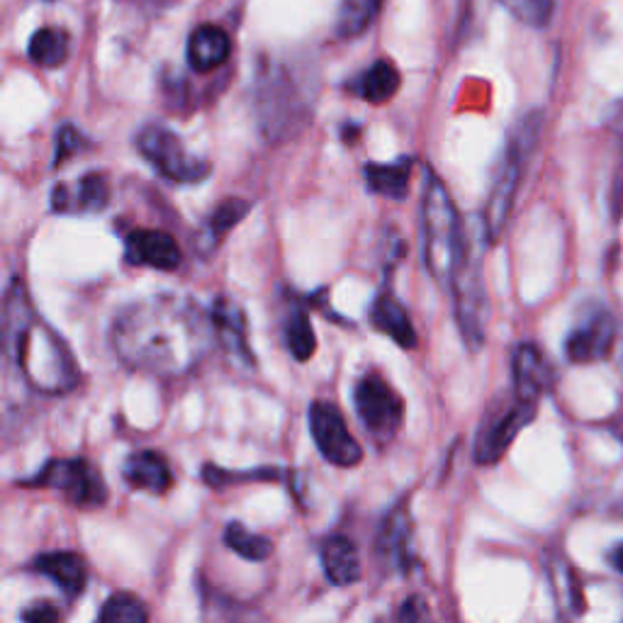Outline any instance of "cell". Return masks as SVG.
Returning <instances> with one entry per match:
<instances>
[{
	"label": "cell",
	"instance_id": "obj_16",
	"mask_svg": "<svg viewBox=\"0 0 623 623\" xmlns=\"http://www.w3.org/2000/svg\"><path fill=\"white\" fill-rule=\"evenodd\" d=\"M122 478L132 490L149 495H166L174 487V470L168 458L154 448L132 450L122 466Z\"/></svg>",
	"mask_w": 623,
	"mask_h": 623
},
{
	"label": "cell",
	"instance_id": "obj_23",
	"mask_svg": "<svg viewBox=\"0 0 623 623\" xmlns=\"http://www.w3.org/2000/svg\"><path fill=\"white\" fill-rule=\"evenodd\" d=\"M365 186L371 193L383 195L390 200H405L409 193V176H412V158L402 156L397 162L387 164H365L363 168Z\"/></svg>",
	"mask_w": 623,
	"mask_h": 623
},
{
	"label": "cell",
	"instance_id": "obj_36",
	"mask_svg": "<svg viewBox=\"0 0 623 623\" xmlns=\"http://www.w3.org/2000/svg\"><path fill=\"white\" fill-rule=\"evenodd\" d=\"M612 560H614V565H616V570H619V572H621V575H623V543L614 548V553H612Z\"/></svg>",
	"mask_w": 623,
	"mask_h": 623
},
{
	"label": "cell",
	"instance_id": "obj_12",
	"mask_svg": "<svg viewBox=\"0 0 623 623\" xmlns=\"http://www.w3.org/2000/svg\"><path fill=\"white\" fill-rule=\"evenodd\" d=\"M375 543L377 558H381V563L387 570L399 572V575H409V572L419 565L412 546V515L407 499H399L397 505L390 507L381 523V531H377Z\"/></svg>",
	"mask_w": 623,
	"mask_h": 623
},
{
	"label": "cell",
	"instance_id": "obj_27",
	"mask_svg": "<svg viewBox=\"0 0 623 623\" xmlns=\"http://www.w3.org/2000/svg\"><path fill=\"white\" fill-rule=\"evenodd\" d=\"M383 0H339L334 32L339 40L361 37L375 22Z\"/></svg>",
	"mask_w": 623,
	"mask_h": 623
},
{
	"label": "cell",
	"instance_id": "obj_29",
	"mask_svg": "<svg viewBox=\"0 0 623 623\" xmlns=\"http://www.w3.org/2000/svg\"><path fill=\"white\" fill-rule=\"evenodd\" d=\"M225 546L231 553L249 560V563H263L273 555V541L261 533H253L241 521H229L225 529Z\"/></svg>",
	"mask_w": 623,
	"mask_h": 623
},
{
	"label": "cell",
	"instance_id": "obj_3",
	"mask_svg": "<svg viewBox=\"0 0 623 623\" xmlns=\"http://www.w3.org/2000/svg\"><path fill=\"white\" fill-rule=\"evenodd\" d=\"M422 239L426 271L432 273L438 285L448 290L463 251L466 227L460 222L446 183L429 166L424 168L422 188Z\"/></svg>",
	"mask_w": 623,
	"mask_h": 623
},
{
	"label": "cell",
	"instance_id": "obj_13",
	"mask_svg": "<svg viewBox=\"0 0 623 623\" xmlns=\"http://www.w3.org/2000/svg\"><path fill=\"white\" fill-rule=\"evenodd\" d=\"M125 259L129 266L176 271L183 261L178 241L164 229H134L125 239Z\"/></svg>",
	"mask_w": 623,
	"mask_h": 623
},
{
	"label": "cell",
	"instance_id": "obj_25",
	"mask_svg": "<svg viewBox=\"0 0 623 623\" xmlns=\"http://www.w3.org/2000/svg\"><path fill=\"white\" fill-rule=\"evenodd\" d=\"M203 480L212 487V490H225L229 485H241V482H288L295 487V473H288L283 468L276 466H261L253 470H243V473H231L227 468L212 466V463H205L203 468Z\"/></svg>",
	"mask_w": 623,
	"mask_h": 623
},
{
	"label": "cell",
	"instance_id": "obj_2",
	"mask_svg": "<svg viewBox=\"0 0 623 623\" xmlns=\"http://www.w3.org/2000/svg\"><path fill=\"white\" fill-rule=\"evenodd\" d=\"M6 349L18 363L22 381L46 397L66 395L81 383V368L66 341L42 316H37L22 280L6 292Z\"/></svg>",
	"mask_w": 623,
	"mask_h": 623
},
{
	"label": "cell",
	"instance_id": "obj_28",
	"mask_svg": "<svg viewBox=\"0 0 623 623\" xmlns=\"http://www.w3.org/2000/svg\"><path fill=\"white\" fill-rule=\"evenodd\" d=\"M283 339H285V346L290 351V356L304 363L314 356V349H316V336H314V329L310 322V314L300 304H292L290 314L285 316V324H283Z\"/></svg>",
	"mask_w": 623,
	"mask_h": 623
},
{
	"label": "cell",
	"instance_id": "obj_11",
	"mask_svg": "<svg viewBox=\"0 0 623 623\" xmlns=\"http://www.w3.org/2000/svg\"><path fill=\"white\" fill-rule=\"evenodd\" d=\"M616 339V320L602 304H590L565 339V356L572 363H600Z\"/></svg>",
	"mask_w": 623,
	"mask_h": 623
},
{
	"label": "cell",
	"instance_id": "obj_7",
	"mask_svg": "<svg viewBox=\"0 0 623 623\" xmlns=\"http://www.w3.org/2000/svg\"><path fill=\"white\" fill-rule=\"evenodd\" d=\"M134 144H137V152L142 154L144 162L149 164L158 176L170 183L195 186V183H203L210 176L212 170L205 158L188 154L178 134H174L164 125L142 127Z\"/></svg>",
	"mask_w": 623,
	"mask_h": 623
},
{
	"label": "cell",
	"instance_id": "obj_32",
	"mask_svg": "<svg viewBox=\"0 0 623 623\" xmlns=\"http://www.w3.org/2000/svg\"><path fill=\"white\" fill-rule=\"evenodd\" d=\"M499 3H502L519 22L529 24V28L536 30L546 28L555 10V0H499Z\"/></svg>",
	"mask_w": 623,
	"mask_h": 623
},
{
	"label": "cell",
	"instance_id": "obj_14",
	"mask_svg": "<svg viewBox=\"0 0 623 623\" xmlns=\"http://www.w3.org/2000/svg\"><path fill=\"white\" fill-rule=\"evenodd\" d=\"M107 203L110 183L103 174H85L73 183H56L52 190V210L59 215L101 212Z\"/></svg>",
	"mask_w": 623,
	"mask_h": 623
},
{
	"label": "cell",
	"instance_id": "obj_5",
	"mask_svg": "<svg viewBox=\"0 0 623 623\" xmlns=\"http://www.w3.org/2000/svg\"><path fill=\"white\" fill-rule=\"evenodd\" d=\"M539 132H541V115L531 113L523 117L519 125H515V129H511L509 139L505 144V152L497 164L495 178H492V190H490V198H487L485 217H482L485 235L490 243L499 241V237H502V231L507 227V219L511 215V207H515L517 193H519L523 168H527L533 146H536V142H539Z\"/></svg>",
	"mask_w": 623,
	"mask_h": 623
},
{
	"label": "cell",
	"instance_id": "obj_20",
	"mask_svg": "<svg viewBox=\"0 0 623 623\" xmlns=\"http://www.w3.org/2000/svg\"><path fill=\"white\" fill-rule=\"evenodd\" d=\"M371 324L377 332L390 336L402 349H417V332H414L409 312L399 298L393 292V288H383L377 292L373 304H371Z\"/></svg>",
	"mask_w": 623,
	"mask_h": 623
},
{
	"label": "cell",
	"instance_id": "obj_1",
	"mask_svg": "<svg viewBox=\"0 0 623 623\" xmlns=\"http://www.w3.org/2000/svg\"><path fill=\"white\" fill-rule=\"evenodd\" d=\"M215 341L212 314L178 292L134 300L110 326V344L125 368L168 381L198 368Z\"/></svg>",
	"mask_w": 623,
	"mask_h": 623
},
{
	"label": "cell",
	"instance_id": "obj_19",
	"mask_svg": "<svg viewBox=\"0 0 623 623\" xmlns=\"http://www.w3.org/2000/svg\"><path fill=\"white\" fill-rule=\"evenodd\" d=\"M212 324L217 334V344L222 346L231 359L241 365H253V353L247 341V316L241 308L229 298H219L212 308Z\"/></svg>",
	"mask_w": 623,
	"mask_h": 623
},
{
	"label": "cell",
	"instance_id": "obj_17",
	"mask_svg": "<svg viewBox=\"0 0 623 623\" xmlns=\"http://www.w3.org/2000/svg\"><path fill=\"white\" fill-rule=\"evenodd\" d=\"M30 570L40 572V575L46 580H52L69 600L81 596L85 592V584H89V565H85L81 553L73 551L40 553L32 560Z\"/></svg>",
	"mask_w": 623,
	"mask_h": 623
},
{
	"label": "cell",
	"instance_id": "obj_4",
	"mask_svg": "<svg viewBox=\"0 0 623 623\" xmlns=\"http://www.w3.org/2000/svg\"><path fill=\"white\" fill-rule=\"evenodd\" d=\"M487 235L482 222L466 227L463 251L456 266L454 280H450V295H454L456 324L468 351H480L487 334V288H485V266L482 253L487 247Z\"/></svg>",
	"mask_w": 623,
	"mask_h": 623
},
{
	"label": "cell",
	"instance_id": "obj_26",
	"mask_svg": "<svg viewBox=\"0 0 623 623\" xmlns=\"http://www.w3.org/2000/svg\"><path fill=\"white\" fill-rule=\"evenodd\" d=\"M71 54V37L59 28H42L32 34L28 56L32 64L42 69H59L66 64Z\"/></svg>",
	"mask_w": 623,
	"mask_h": 623
},
{
	"label": "cell",
	"instance_id": "obj_21",
	"mask_svg": "<svg viewBox=\"0 0 623 623\" xmlns=\"http://www.w3.org/2000/svg\"><path fill=\"white\" fill-rule=\"evenodd\" d=\"M229 56H231V40L222 28H217V24H200V28H195L190 32L186 59L193 71L200 73L215 71L227 64Z\"/></svg>",
	"mask_w": 623,
	"mask_h": 623
},
{
	"label": "cell",
	"instance_id": "obj_34",
	"mask_svg": "<svg viewBox=\"0 0 623 623\" xmlns=\"http://www.w3.org/2000/svg\"><path fill=\"white\" fill-rule=\"evenodd\" d=\"M83 149V137L79 129H73V125L59 127L56 132V144H54V166L69 162L71 156H76Z\"/></svg>",
	"mask_w": 623,
	"mask_h": 623
},
{
	"label": "cell",
	"instance_id": "obj_18",
	"mask_svg": "<svg viewBox=\"0 0 623 623\" xmlns=\"http://www.w3.org/2000/svg\"><path fill=\"white\" fill-rule=\"evenodd\" d=\"M320 560L324 578L334 588H351L363 578L359 546L346 533H329L320 543Z\"/></svg>",
	"mask_w": 623,
	"mask_h": 623
},
{
	"label": "cell",
	"instance_id": "obj_6",
	"mask_svg": "<svg viewBox=\"0 0 623 623\" xmlns=\"http://www.w3.org/2000/svg\"><path fill=\"white\" fill-rule=\"evenodd\" d=\"M18 485L30 490L61 492L76 509H101L110 499L101 468H95L89 458H54L44 463L32 478L18 480Z\"/></svg>",
	"mask_w": 623,
	"mask_h": 623
},
{
	"label": "cell",
	"instance_id": "obj_30",
	"mask_svg": "<svg viewBox=\"0 0 623 623\" xmlns=\"http://www.w3.org/2000/svg\"><path fill=\"white\" fill-rule=\"evenodd\" d=\"M95 623H149V609L132 592L110 594Z\"/></svg>",
	"mask_w": 623,
	"mask_h": 623
},
{
	"label": "cell",
	"instance_id": "obj_24",
	"mask_svg": "<svg viewBox=\"0 0 623 623\" xmlns=\"http://www.w3.org/2000/svg\"><path fill=\"white\" fill-rule=\"evenodd\" d=\"M546 570L560 612L565 616H580L584 612V596L575 570H572V565L560 553H553L548 558Z\"/></svg>",
	"mask_w": 623,
	"mask_h": 623
},
{
	"label": "cell",
	"instance_id": "obj_15",
	"mask_svg": "<svg viewBox=\"0 0 623 623\" xmlns=\"http://www.w3.org/2000/svg\"><path fill=\"white\" fill-rule=\"evenodd\" d=\"M511 385H515L511 390H515L517 399L539 407L548 385H551V365L539 346H517L515 356H511Z\"/></svg>",
	"mask_w": 623,
	"mask_h": 623
},
{
	"label": "cell",
	"instance_id": "obj_31",
	"mask_svg": "<svg viewBox=\"0 0 623 623\" xmlns=\"http://www.w3.org/2000/svg\"><path fill=\"white\" fill-rule=\"evenodd\" d=\"M251 203L247 200H225L217 205V210L207 219V237H210V243L222 239L231 227H237L243 217L249 215Z\"/></svg>",
	"mask_w": 623,
	"mask_h": 623
},
{
	"label": "cell",
	"instance_id": "obj_33",
	"mask_svg": "<svg viewBox=\"0 0 623 623\" xmlns=\"http://www.w3.org/2000/svg\"><path fill=\"white\" fill-rule=\"evenodd\" d=\"M395 623H434L429 602H426L422 594H409L407 600L399 604Z\"/></svg>",
	"mask_w": 623,
	"mask_h": 623
},
{
	"label": "cell",
	"instance_id": "obj_8",
	"mask_svg": "<svg viewBox=\"0 0 623 623\" xmlns=\"http://www.w3.org/2000/svg\"><path fill=\"white\" fill-rule=\"evenodd\" d=\"M353 407L377 446H387L405 424V399L375 371L353 385Z\"/></svg>",
	"mask_w": 623,
	"mask_h": 623
},
{
	"label": "cell",
	"instance_id": "obj_10",
	"mask_svg": "<svg viewBox=\"0 0 623 623\" xmlns=\"http://www.w3.org/2000/svg\"><path fill=\"white\" fill-rule=\"evenodd\" d=\"M312 442L320 456L336 468H356L363 460V448L351 434L344 414L326 399H314L308 412Z\"/></svg>",
	"mask_w": 623,
	"mask_h": 623
},
{
	"label": "cell",
	"instance_id": "obj_35",
	"mask_svg": "<svg viewBox=\"0 0 623 623\" xmlns=\"http://www.w3.org/2000/svg\"><path fill=\"white\" fill-rule=\"evenodd\" d=\"M20 619L22 623H61L64 616H61V609L54 602L42 600L24 606L20 612Z\"/></svg>",
	"mask_w": 623,
	"mask_h": 623
},
{
	"label": "cell",
	"instance_id": "obj_22",
	"mask_svg": "<svg viewBox=\"0 0 623 623\" xmlns=\"http://www.w3.org/2000/svg\"><path fill=\"white\" fill-rule=\"evenodd\" d=\"M399 83L402 76L393 61L377 59L375 64H371L349 83V93H353L371 105H385L387 101H393L395 97Z\"/></svg>",
	"mask_w": 623,
	"mask_h": 623
},
{
	"label": "cell",
	"instance_id": "obj_9",
	"mask_svg": "<svg viewBox=\"0 0 623 623\" xmlns=\"http://www.w3.org/2000/svg\"><path fill=\"white\" fill-rule=\"evenodd\" d=\"M539 407L527 405L517 397H511L507 405H499L485 414V422L480 424V432L475 436V463L478 466H497L507 456V450L515 444V438L521 429L533 422Z\"/></svg>",
	"mask_w": 623,
	"mask_h": 623
}]
</instances>
